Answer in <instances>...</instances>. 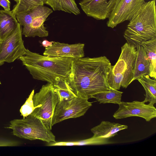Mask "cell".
I'll use <instances>...</instances> for the list:
<instances>
[{"label":"cell","mask_w":156,"mask_h":156,"mask_svg":"<svg viewBox=\"0 0 156 156\" xmlns=\"http://www.w3.org/2000/svg\"><path fill=\"white\" fill-rule=\"evenodd\" d=\"M111 66L105 56L74 59L66 81L77 97L88 99L96 94L110 90L108 76Z\"/></svg>","instance_id":"1"},{"label":"cell","mask_w":156,"mask_h":156,"mask_svg":"<svg viewBox=\"0 0 156 156\" xmlns=\"http://www.w3.org/2000/svg\"><path fill=\"white\" fill-rule=\"evenodd\" d=\"M74 59L48 57L26 49L25 54L18 59L21 61L34 79L54 85L61 80H67Z\"/></svg>","instance_id":"2"},{"label":"cell","mask_w":156,"mask_h":156,"mask_svg":"<svg viewBox=\"0 0 156 156\" xmlns=\"http://www.w3.org/2000/svg\"><path fill=\"white\" fill-rule=\"evenodd\" d=\"M155 1L145 2L129 21L123 35L128 44L136 47L156 37Z\"/></svg>","instance_id":"3"},{"label":"cell","mask_w":156,"mask_h":156,"mask_svg":"<svg viewBox=\"0 0 156 156\" xmlns=\"http://www.w3.org/2000/svg\"><path fill=\"white\" fill-rule=\"evenodd\" d=\"M137 54L136 47L127 42L121 47L119 59L108 76L110 87L116 90L121 87L126 88L132 83L133 69Z\"/></svg>","instance_id":"4"},{"label":"cell","mask_w":156,"mask_h":156,"mask_svg":"<svg viewBox=\"0 0 156 156\" xmlns=\"http://www.w3.org/2000/svg\"><path fill=\"white\" fill-rule=\"evenodd\" d=\"M10 123L7 128L12 129L13 135L19 137L39 140L48 143L56 142L51 129L41 119L31 114L22 119H14Z\"/></svg>","instance_id":"5"},{"label":"cell","mask_w":156,"mask_h":156,"mask_svg":"<svg viewBox=\"0 0 156 156\" xmlns=\"http://www.w3.org/2000/svg\"><path fill=\"white\" fill-rule=\"evenodd\" d=\"M34 110L31 114L41 119L51 130L54 111L59 101L54 90L53 85L48 83L42 86L33 97Z\"/></svg>","instance_id":"6"},{"label":"cell","mask_w":156,"mask_h":156,"mask_svg":"<svg viewBox=\"0 0 156 156\" xmlns=\"http://www.w3.org/2000/svg\"><path fill=\"white\" fill-rule=\"evenodd\" d=\"M92 105L88 99L78 97L69 101H58L52 118V126L66 119L83 115Z\"/></svg>","instance_id":"7"},{"label":"cell","mask_w":156,"mask_h":156,"mask_svg":"<svg viewBox=\"0 0 156 156\" xmlns=\"http://www.w3.org/2000/svg\"><path fill=\"white\" fill-rule=\"evenodd\" d=\"M22 29L18 23L13 33L0 42V66L13 62L25 54L26 49L22 37Z\"/></svg>","instance_id":"8"},{"label":"cell","mask_w":156,"mask_h":156,"mask_svg":"<svg viewBox=\"0 0 156 156\" xmlns=\"http://www.w3.org/2000/svg\"><path fill=\"white\" fill-rule=\"evenodd\" d=\"M145 2V0H116L107 26L113 28L125 21H130Z\"/></svg>","instance_id":"9"},{"label":"cell","mask_w":156,"mask_h":156,"mask_svg":"<svg viewBox=\"0 0 156 156\" xmlns=\"http://www.w3.org/2000/svg\"><path fill=\"white\" fill-rule=\"evenodd\" d=\"M113 117L116 119L131 116L142 118L147 122L156 117V109L153 105L146 104L143 101H135L132 102L121 101Z\"/></svg>","instance_id":"10"},{"label":"cell","mask_w":156,"mask_h":156,"mask_svg":"<svg viewBox=\"0 0 156 156\" xmlns=\"http://www.w3.org/2000/svg\"><path fill=\"white\" fill-rule=\"evenodd\" d=\"M116 0H82L79 4L87 16L98 20L108 18Z\"/></svg>","instance_id":"11"},{"label":"cell","mask_w":156,"mask_h":156,"mask_svg":"<svg viewBox=\"0 0 156 156\" xmlns=\"http://www.w3.org/2000/svg\"><path fill=\"white\" fill-rule=\"evenodd\" d=\"M53 12L51 9L44 5L36 8V12L30 24L23 27L22 34L26 37H47L48 32L44 26V22Z\"/></svg>","instance_id":"12"},{"label":"cell","mask_w":156,"mask_h":156,"mask_svg":"<svg viewBox=\"0 0 156 156\" xmlns=\"http://www.w3.org/2000/svg\"><path fill=\"white\" fill-rule=\"evenodd\" d=\"M84 44L78 43L69 44L54 42L52 45L45 48L44 55L52 57H69L77 59L84 56Z\"/></svg>","instance_id":"13"},{"label":"cell","mask_w":156,"mask_h":156,"mask_svg":"<svg viewBox=\"0 0 156 156\" xmlns=\"http://www.w3.org/2000/svg\"><path fill=\"white\" fill-rule=\"evenodd\" d=\"M137 54L133 69V77L132 82L137 80L142 76H149L150 61L146 51L141 45L136 47Z\"/></svg>","instance_id":"14"},{"label":"cell","mask_w":156,"mask_h":156,"mask_svg":"<svg viewBox=\"0 0 156 156\" xmlns=\"http://www.w3.org/2000/svg\"><path fill=\"white\" fill-rule=\"evenodd\" d=\"M18 23L11 11L0 10V42L13 33Z\"/></svg>","instance_id":"15"},{"label":"cell","mask_w":156,"mask_h":156,"mask_svg":"<svg viewBox=\"0 0 156 156\" xmlns=\"http://www.w3.org/2000/svg\"><path fill=\"white\" fill-rule=\"evenodd\" d=\"M128 126L118 123L102 121L98 125L90 130L95 137H103L109 139L117 134L119 131L127 129Z\"/></svg>","instance_id":"16"},{"label":"cell","mask_w":156,"mask_h":156,"mask_svg":"<svg viewBox=\"0 0 156 156\" xmlns=\"http://www.w3.org/2000/svg\"><path fill=\"white\" fill-rule=\"evenodd\" d=\"M45 4L53 11H62L77 15L80 12L75 0H45Z\"/></svg>","instance_id":"17"},{"label":"cell","mask_w":156,"mask_h":156,"mask_svg":"<svg viewBox=\"0 0 156 156\" xmlns=\"http://www.w3.org/2000/svg\"><path fill=\"white\" fill-rule=\"evenodd\" d=\"M156 80L151 79L148 75H143L137 80L145 90V98L143 101L144 103L149 102V104L154 105L156 103Z\"/></svg>","instance_id":"18"},{"label":"cell","mask_w":156,"mask_h":156,"mask_svg":"<svg viewBox=\"0 0 156 156\" xmlns=\"http://www.w3.org/2000/svg\"><path fill=\"white\" fill-rule=\"evenodd\" d=\"M141 45L150 61L149 76L156 79V37L142 42Z\"/></svg>","instance_id":"19"},{"label":"cell","mask_w":156,"mask_h":156,"mask_svg":"<svg viewBox=\"0 0 156 156\" xmlns=\"http://www.w3.org/2000/svg\"><path fill=\"white\" fill-rule=\"evenodd\" d=\"M109 139L103 137H95L93 136L87 139L79 141L51 142L48 143L46 145L54 146L99 145L112 143L109 140Z\"/></svg>","instance_id":"20"},{"label":"cell","mask_w":156,"mask_h":156,"mask_svg":"<svg viewBox=\"0 0 156 156\" xmlns=\"http://www.w3.org/2000/svg\"><path fill=\"white\" fill-rule=\"evenodd\" d=\"M123 93L110 87L109 91L97 93L93 95L92 98L96 99L100 104L112 103L119 105L121 102Z\"/></svg>","instance_id":"21"},{"label":"cell","mask_w":156,"mask_h":156,"mask_svg":"<svg viewBox=\"0 0 156 156\" xmlns=\"http://www.w3.org/2000/svg\"><path fill=\"white\" fill-rule=\"evenodd\" d=\"M53 87L59 101H69L77 97L71 89L66 80H60L53 85Z\"/></svg>","instance_id":"22"},{"label":"cell","mask_w":156,"mask_h":156,"mask_svg":"<svg viewBox=\"0 0 156 156\" xmlns=\"http://www.w3.org/2000/svg\"><path fill=\"white\" fill-rule=\"evenodd\" d=\"M45 0H19L13 6L11 11L16 15L19 13L25 12L40 5H44Z\"/></svg>","instance_id":"23"},{"label":"cell","mask_w":156,"mask_h":156,"mask_svg":"<svg viewBox=\"0 0 156 156\" xmlns=\"http://www.w3.org/2000/svg\"><path fill=\"white\" fill-rule=\"evenodd\" d=\"M34 93V90H33L25 103L21 107L20 112L21 115L23 116V118H26L30 115L35 108L33 100Z\"/></svg>","instance_id":"24"},{"label":"cell","mask_w":156,"mask_h":156,"mask_svg":"<svg viewBox=\"0 0 156 156\" xmlns=\"http://www.w3.org/2000/svg\"><path fill=\"white\" fill-rule=\"evenodd\" d=\"M11 2L9 0H0V5L2 6L4 10L10 11Z\"/></svg>","instance_id":"25"},{"label":"cell","mask_w":156,"mask_h":156,"mask_svg":"<svg viewBox=\"0 0 156 156\" xmlns=\"http://www.w3.org/2000/svg\"><path fill=\"white\" fill-rule=\"evenodd\" d=\"M54 42L53 41H49L47 40H44L42 42V44L43 46L46 48L51 46Z\"/></svg>","instance_id":"26"},{"label":"cell","mask_w":156,"mask_h":156,"mask_svg":"<svg viewBox=\"0 0 156 156\" xmlns=\"http://www.w3.org/2000/svg\"><path fill=\"white\" fill-rule=\"evenodd\" d=\"M14 0V1L16 2V3L18 2L19 1V0Z\"/></svg>","instance_id":"27"},{"label":"cell","mask_w":156,"mask_h":156,"mask_svg":"<svg viewBox=\"0 0 156 156\" xmlns=\"http://www.w3.org/2000/svg\"><path fill=\"white\" fill-rule=\"evenodd\" d=\"M1 82H0V84H1Z\"/></svg>","instance_id":"28"}]
</instances>
